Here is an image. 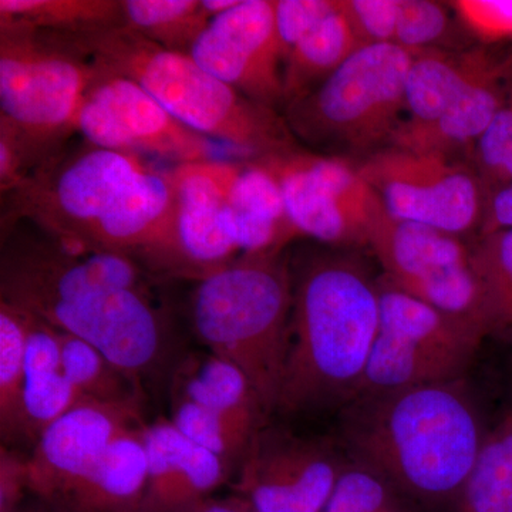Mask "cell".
I'll list each match as a JSON object with an SVG mask.
<instances>
[{
	"label": "cell",
	"mask_w": 512,
	"mask_h": 512,
	"mask_svg": "<svg viewBox=\"0 0 512 512\" xmlns=\"http://www.w3.org/2000/svg\"><path fill=\"white\" fill-rule=\"evenodd\" d=\"M137 259L60 241L32 222L2 227L0 295L140 377L157 365L168 326Z\"/></svg>",
	"instance_id": "6da1fadb"
},
{
	"label": "cell",
	"mask_w": 512,
	"mask_h": 512,
	"mask_svg": "<svg viewBox=\"0 0 512 512\" xmlns=\"http://www.w3.org/2000/svg\"><path fill=\"white\" fill-rule=\"evenodd\" d=\"M171 208V167L83 140L2 197V225L29 221L60 241L128 255L147 268Z\"/></svg>",
	"instance_id": "7a4b0ae2"
},
{
	"label": "cell",
	"mask_w": 512,
	"mask_h": 512,
	"mask_svg": "<svg viewBox=\"0 0 512 512\" xmlns=\"http://www.w3.org/2000/svg\"><path fill=\"white\" fill-rule=\"evenodd\" d=\"M487 430L461 379L356 397L338 413L335 437L406 507L460 512Z\"/></svg>",
	"instance_id": "3957f363"
},
{
	"label": "cell",
	"mask_w": 512,
	"mask_h": 512,
	"mask_svg": "<svg viewBox=\"0 0 512 512\" xmlns=\"http://www.w3.org/2000/svg\"><path fill=\"white\" fill-rule=\"evenodd\" d=\"M292 312L276 412H336L357 396L379 330V278L349 249L289 259Z\"/></svg>",
	"instance_id": "277c9868"
},
{
	"label": "cell",
	"mask_w": 512,
	"mask_h": 512,
	"mask_svg": "<svg viewBox=\"0 0 512 512\" xmlns=\"http://www.w3.org/2000/svg\"><path fill=\"white\" fill-rule=\"evenodd\" d=\"M62 36L93 62L140 84L195 133L247 160L299 147L279 111L242 96L190 55L165 50L124 25Z\"/></svg>",
	"instance_id": "5b68a950"
},
{
	"label": "cell",
	"mask_w": 512,
	"mask_h": 512,
	"mask_svg": "<svg viewBox=\"0 0 512 512\" xmlns=\"http://www.w3.org/2000/svg\"><path fill=\"white\" fill-rule=\"evenodd\" d=\"M291 312V269L282 252L239 256L195 281L191 293L194 332L248 377L266 416L278 406Z\"/></svg>",
	"instance_id": "8992f818"
},
{
	"label": "cell",
	"mask_w": 512,
	"mask_h": 512,
	"mask_svg": "<svg viewBox=\"0 0 512 512\" xmlns=\"http://www.w3.org/2000/svg\"><path fill=\"white\" fill-rule=\"evenodd\" d=\"M413 53L392 45L360 47L325 82L282 110L298 143L313 153L360 160L392 143L406 119Z\"/></svg>",
	"instance_id": "52a82bcc"
},
{
	"label": "cell",
	"mask_w": 512,
	"mask_h": 512,
	"mask_svg": "<svg viewBox=\"0 0 512 512\" xmlns=\"http://www.w3.org/2000/svg\"><path fill=\"white\" fill-rule=\"evenodd\" d=\"M93 72L62 35L0 26V128L22 148L30 173L69 146Z\"/></svg>",
	"instance_id": "ba28073f"
},
{
	"label": "cell",
	"mask_w": 512,
	"mask_h": 512,
	"mask_svg": "<svg viewBox=\"0 0 512 512\" xmlns=\"http://www.w3.org/2000/svg\"><path fill=\"white\" fill-rule=\"evenodd\" d=\"M379 302V330L356 397L466 377L487 338L480 323L419 301L382 276Z\"/></svg>",
	"instance_id": "9c48e42d"
},
{
	"label": "cell",
	"mask_w": 512,
	"mask_h": 512,
	"mask_svg": "<svg viewBox=\"0 0 512 512\" xmlns=\"http://www.w3.org/2000/svg\"><path fill=\"white\" fill-rule=\"evenodd\" d=\"M258 160L281 188L286 214L299 237L330 248H369L383 204L355 161L301 146Z\"/></svg>",
	"instance_id": "30bf717a"
},
{
	"label": "cell",
	"mask_w": 512,
	"mask_h": 512,
	"mask_svg": "<svg viewBox=\"0 0 512 512\" xmlns=\"http://www.w3.org/2000/svg\"><path fill=\"white\" fill-rule=\"evenodd\" d=\"M353 161L390 217L461 238L480 232L487 192L470 161L396 146Z\"/></svg>",
	"instance_id": "8fae6325"
},
{
	"label": "cell",
	"mask_w": 512,
	"mask_h": 512,
	"mask_svg": "<svg viewBox=\"0 0 512 512\" xmlns=\"http://www.w3.org/2000/svg\"><path fill=\"white\" fill-rule=\"evenodd\" d=\"M93 63V77L77 121V133L84 140L173 165L214 158L247 160L175 119L134 80Z\"/></svg>",
	"instance_id": "7c38bea8"
},
{
	"label": "cell",
	"mask_w": 512,
	"mask_h": 512,
	"mask_svg": "<svg viewBox=\"0 0 512 512\" xmlns=\"http://www.w3.org/2000/svg\"><path fill=\"white\" fill-rule=\"evenodd\" d=\"M349 464L335 436L265 421L235 471L234 490L255 512H323Z\"/></svg>",
	"instance_id": "4fadbf2b"
},
{
	"label": "cell",
	"mask_w": 512,
	"mask_h": 512,
	"mask_svg": "<svg viewBox=\"0 0 512 512\" xmlns=\"http://www.w3.org/2000/svg\"><path fill=\"white\" fill-rule=\"evenodd\" d=\"M369 248L387 284L440 311L476 320L484 329L481 289L466 238L396 220L383 207Z\"/></svg>",
	"instance_id": "5bb4252c"
},
{
	"label": "cell",
	"mask_w": 512,
	"mask_h": 512,
	"mask_svg": "<svg viewBox=\"0 0 512 512\" xmlns=\"http://www.w3.org/2000/svg\"><path fill=\"white\" fill-rule=\"evenodd\" d=\"M234 160L214 158L171 167L170 225L148 271L198 281L242 256L224 224Z\"/></svg>",
	"instance_id": "9a60e30c"
},
{
	"label": "cell",
	"mask_w": 512,
	"mask_h": 512,
	"mask_svg": "<svg viewBox=\"0 0 512 512\" xmlns=\"http://www.w3.org/2000/svg\"><path fill=\"white\" fill-rule=\"evenodd\" d=\"M190 56L247 99L284 109V55L276 35L274 0H241L212 19Z\"/></svg>",
	"instance_id": "2e32d148"
},
{
	"label": "cell",
	"mask_w": 512,
	"mask_h": 512,
	"mask_svg": "<svg viewBox=\"0 0 512 512\" xmlns=\"http://www.w3.org/2000/svg\"><path fill=\"white\" fill-rule=\"evenodd\" d=\"M138 424H143L138 407L79 404L45 430L26 458L29 493L56 510L113 441Z\"/></svg>",
	"instance_id": "e0dca14e"
},
{
	"label": "cell",
	"mask_w": 512,
	"mask_h": 512,
	"mask_svg": "<svg viewBox=\"0 0 512 512\" xmlns=\"http://www.w3.org/2000/svg\"><path fill=\"white\" fill-rule=\"evenodd\" d=\"M148 474L137 512H192L231 476L222 458L192 443L171 420L146 427Z\"/></svg>",
	"instance_id": "ac0fdd59"
},
{
	"label": "cell",
	"mask_w": 512,
	"mask_h": 512,
	"mask_svg": "<svg viewBox=\"0 0 512 512\" xmlns=\"http://www.w3.org/2000/svg\"><path fill=\"white\" fill-rule=\"evenodd\" d=\"M224 224L241 255L275 254L299 237L274 175L258 158L234 160Z\"/></svg>",
	"instance_id": "d6986e66"
},
{
	"label": "cell",
	"mask_w": 512,
	"mask_h": 512,
	"mask_svg": "<svg viewBox=\"0 0 512 512\" xmlns=\"http://www.w3.org/2000/svg\"><path fill=\"white\" fill-rule=\"evenodd\" d=\"M511 84L512 55H503L440 120L426 127L400 126L389 146L468 160L503 106Z\"/></svg>",
	"instance_id": "ffe728a7"
},
{
	"label": "cell",
	"mask_w": 512,
	"mask_h": 512,
	"mask_svg": "<svg viewBox=\"0 0 512 512\" xmlns=\"http://www.w3.org/2000/svg\"><path fill=\"white\" fill-rule=\"evenodd\" d=\"M501 56L484 46L413 53L406 79V119L402 126L426 127L436 123Z\"/></svg>",
	"instance_id": "44dd1931"
},
{
	"label": "cell",
	"mask_w": 512,
	"mask_h": 512,
	"mask_svg": "<svg viewBox=\"0 0 512 512\" xmlns=\"http://www.w3.org/2000/svg\"><path fill=\"white\" fill-rule=\"evenodd\" d=\"M146 424L120 434L55 512H137L146 490Z\"/></svg>",
	"instance_id": "7402d4cb"
},
{
	"label": "cell",
	"mask_w": 512,
	"mask_h": 512,
	"mask_svg": "<svg viewBox=\"0 0 512 512\" xmlns=\"http://www.w3.org/2000/svg\"><path fill=\"white\" fill-rule=\"evenodd\" d=\"M84 402L89 400L77 392L64 373L59 330L30 315L26 349V440L36 443L55 421Z\"/></svg>",
	"instance_id": "603a6c76"
},
{
	"label": "cell",
	"mask_w": 512,
	"mask_h": 512,
	"mask_svg": "<svg viewBox=\"0 0 512 512\" xmlns=\"http://www.w3.org/2000/svg\"><path fill=\"white\" fill-rule=\"evenodd\" d=\"M174 397L255 429L268 417L248 377L214 353L191 357L178 369Z\"/></svg>",
	"instance_id": "cb8c5ba5"
},
{
	"label": "cell",
	"mask_w": 512,
	"mask_h": 512,
	"mask_svg": "<svg viewBox=\"0 0 512 512\" xmlns=\"http://www.w3.org/2000/svg\"><path fill=\"white\" fill-rule=\"evenodd\" d=\"M363 46L339 0V8L303 37L286 57L284 109L325 82Z\"/></svg>",
	"instance_id": "d4e9b609"
},
{
	"label": "cell",
	"mask_w": 512,
	"mask_h": 512,
	"mask_svg": "<svg viewBox=\"0 0 512 512\" xmlns=\"http://www.w3.org/2000/svg\"><path fill=\"white\" fill-rule=\"evenodd\" d=\"M121 25V0H0V26L74 35Z\"/></svg>",
	"instance_id": "484cf974"
},
{
	"label": "cell",
	"mask_w": 512,
	"mask_h": 512,
	"mask_svg": "<svg viewBox=\"0 0 512 512\" xmlns=\"http://www.w3.org/2000/svg\"><path fill=\"white\" fill-rule=\"evenodd\" d=\"M59 340L64 373L84 399L140 409L137 377L76 336L59 330Z\"/></svg>",
	"instance_id": "4316f807"
},
{
	"label": "cell",
	"mask_w": 512,
	"mask_h": 512,
	"mask_svg": "<svg viewBox=\"0 0 512 512\" xmlns=\"http://www.w3.org/2000/svg\"><path fill=\"white\" fill-rule=\"evenodd\" d=\"M30 315L0 301V431L5 441L26 439V349Z\"/></svg>",
	"instance_id": "83f0119b"
},
{
	"label": "cell",
	"mask_w": 512,
	"mask_h": 512,
	"mask_svg": "<svg viewBox=\"0 0 512 512\" xmlns=\"http://www.w3.org/2000/svg\"><path fill=\"white\" fill-rule=\"evenodd\" d=\"M124 26L170 52L190 55L211 18L202 0H121Z\"/></svg>",
	"instance_id": "f1b7e54d"
},
{
	"label": "cell",
	"mask_w": 512,
	"mask_h": 512,
	"mask_svg": "<svg viewBox=\"0 0 512 512\" xmlns=\"http://www.w3.org/2000/svg\"><path fill=\"white\" fill-rule=\"evenodd\" d=\"M460 512H512V410L487 430Z\"/></svg>",
	"instance_id": "f546056e"
},
{
	"label": "cell",
	"mask_w": 512,
	"mask_h": 512,
	"mask_svg": "<svg viewBox=\"0 0 512 512\" xmlns=\"http://www.w3.org/2000/svg\"><path fill=\"white\" fill-rule=\"evenodd\" d=\"M471 256L487 336L512 332V229L477 237Z\"/></svg>",
	"instance_id": "4dcf8cb0"
},
{
	"label": "cell",
	"mask_w": 512,
	"mask_h": 512,
	"mask_svg": "<svg viewBox=\"0 0 512 512\" xmlns=\"http://www.w3.org/2000/svg\"><path fill=\"white\" fill-rule=\"evenodd\" d=\"M170 420L188 440L222 458L235 471L256 430L261 427L255 429L238 423L180 397H174Z\"/></svg>",
	"instance_id": "1f68e13d"
},
{
	"label": "cell",
	"mask_w": 512,
	"mask_h": 512,
	"mask_svg": "<svg viewBox=\"0 0 512 512\" xmlns=\"http://www.w3.org/2000/svg\"><path fill=\"white\" fill-rule=\"evenodd\" d=\"M447 3L433 0H400L393 46L407 52L446 49L453 43L454 20Z\"/></svg>",
	"instance_id": "d6a6232c"
},
{
	"label": "cell",
	"mask_w": 512,
	"mask_h": 512,
	"mask_svg": "<svg viewBox=\"0 0 512 512\" xmlns=\"http://www.w3.org/2000/svg\"><path fill=\"white\" fill-rule=\"evenodd\" d=\"M468 161L487 195L512 180V84L493 123L478 140Z\"/></svg>",
	"instance_id": "836d02e7"
},
{
	"label": "cell",
	"mask_w": 512,
	"mask_h": 512,
	"mask_svg": "<svg viewBox=\"0 0 512 512\" xmlns=\"http://www.w3.org/2000/svg\"><path fill=\"white\" fill-rule=\"evenodd\" d=\"M323 512H409L382 478L350 463Z\"/></svg>",
	"instance_id": "e575fe53"
},
{
	"label": "cell",
	"mask_w": 512,
	"mask_h": 512,
	"mask_svg": "<svg viewBox=\"0 0 512 512\" xmlns=\"http://www.w3.org/2000/svg\"><path fill=\"white\" fill-rule=\"evenodd\" d=\"M458 26L480 46H512V0L448 2Z\"/></svg>",
	"instance_id": "d590c367"
},
{
	"label": "cell",
	"mask_w": 512,
	"mask_h": 512,
	"mask_svg": "<svg viewBox=\"0 0 512 512\" xmlns=\"http://www.w3.org/2000/svg\"><path fill=\"white\" fill-rule=\"evenodd\" d=\"M275 28L284 63L293 47L339 8V0H274Z\"/></svg>",
	"instance_id": "8d00e7d4"
},
{
	"label": "cell",
	"mask_w": 512,
	"mask_h": 512,
	"mask_svg": "<svg viewBox=\"0 0 512 512\" xmlns=\"http://www.w3.org/2000/svg\"><path fill=\"white\" fill-rule=\"evenodd\" d=\"M363 45H392L400 0H340Z\"/></svg>",
	"instance_id": "74e56055"
},
{
	"label": "cell",
	"mask_w": 512,
	"mask_h": 512,
	"mask_svg": "<svg viewBox=\"0 0 512 512\" xmlns=\"http://www.w3.org/2000/svg\"><path fill=\"white\" fill-rule=\"evenodd\" d=\"M504 229H512V180L487 195L483 224L477 237Z\"/></svg>",
	"instance_id": "f35d334b"
},
{
	"label": "cell",
	"mask_w": 512,
	"mask_h": 512,
	"mask_svg": "<svg viewBox=\"0 0 512 512\" xmlns=\"http://www.w3.org/2000/svg\"><path fill=\"white\" fill-rule=\"evenodd\" d=\"M192 512H255L254 508L247 503V501L239 498L238 495L235 497L227 498V500H210L205 501L200 507L195 508Z\"/></svg>",
	"instance_id": "ab89813d"
},
{
	"label": "cell",
	"mask_w": 512,
	"mask_h": 512,
	"mask_svg": "<svg viewBox=\"0 0 512 512\" xmlns=\"http://www.w3.org/2000/svg\"><path fill=\"white\" fill-rule=\"evenodd\" d=\"M239 2L241 0H202V6H204L205 12L212 20L234 9L235 6L239 5Z\"/></svg>",
	"instance_id": "60d3db41"
},
{
	"label": "cell",
	"mask_w": 512,
	"mask_h": 512,
	"mask_svg": "<svg viewBox=\"0 0 512 512\" xmlns=\"http://www.w3.org/2000/svg\"><path fill=\"white\" fill-rule=\"evenodd\" d=\"M0 512H40L32 508L23 507L22 504L10 505V507L0 508Z\"/></svg>",
	"instance_id": "b9f144b4"
},
{
	"label": "cell",
	"mask_w": 512,
	"mask_h": 512,
	"mask_svg": "<svg viewBox=\"0 0 512 512\" xmlns=\"http://www.w3.org/2000/svg\"><path fill=\"white\" fill-rule=\"evenodd\" d=\"M507 384H508V396H510V402H511L510 410H512V362L510 365V370H508Z\"/></svg>",
	"instance_id": "7bdbcfd3"
}]
</instances>
